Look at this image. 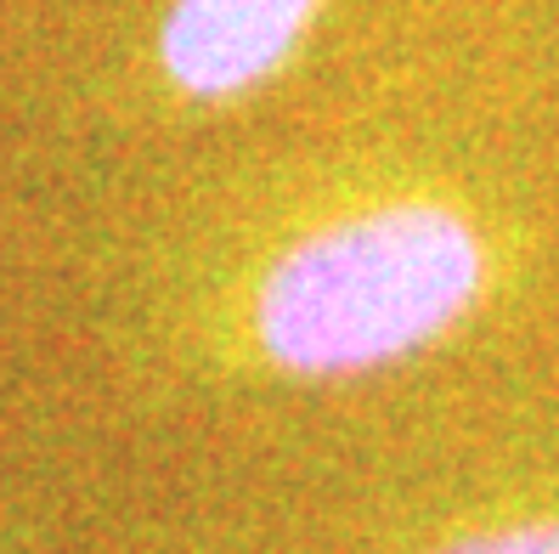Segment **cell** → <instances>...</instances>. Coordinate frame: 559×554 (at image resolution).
<instances>
[{"label":"cell","instance_id":"6da1fadb","mask_svg":"<svg viewBox=\"0 0 559 554\" xmlns=\"http://www.w3.org/2000/svg\"><path fill=\"white\" fill-rule=\"evenodd\" d=\"M452 379L402 390L379 431L272 436L233 554H559V351Z\"/></svg>","mask_w":559,"mask_h":554},{"label":"cell","instance_id":"7a4b0ae2","mask_svg":"<svg viewBox=\"0 0 559 554\" xmlns=\"http://www.w3.org/2000/svg\"><path fill=\"white\" fill-rule=\"evenodd\" d=\"M469 40L559 142V0H480Z\"/></svg>","mask_w":559,"mask_h":554}]
</instances>
